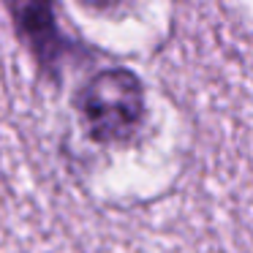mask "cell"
Instances as JSON below:
<instances>
[{
  "instance_id": "6da1fadb",
  "label": "cell",
  "mask_w": 253,
  "mask_h": 253,
  "mask_svg": "<svg viewBox=\"0 0 253 253\" xmlns=\"http://www.w3.org/2000/svg\"><path fill=\"white\" fill-rule=\"evenodd\" d=\"M77 109L93 142H128L144 120V87L128 68H104L82 87Z\"/></svg>"
},
{
  "instance_id": "7a4b0ae2",
  "label": "cell",
  "mask_w": 253,
  "mask_h": 253,
  "mask_svg": "<svg viewBox=\"0 0 253 253\" xmlns=\"http://www.w3.org/2000/svg\"><path fill=\"white\" fill-rule=\"evenodd\" d=\"M3 3L14 22L17 39L30 49L41 74L57 82L60 79L57 68H60L63 57H68L71 44L57 25L55 0H3Z\"/></svg>"
},
{
  "instance_id": "3957f363",
  "label": "cell",
  "mask_w": 253,
  "mask_h": 253,
  "mask_svg": "<svg viewBox=\"0 0 253 253\" xmlns=\"http://www.w3.org/2000/svg\"><path fill=\"white\" fill-rule=\"evenodd\" d=\"M82 3L87 8H93V11H98V14H112L120 6H126L128 0H82Z\"/></svg>"
}]
</instances>
